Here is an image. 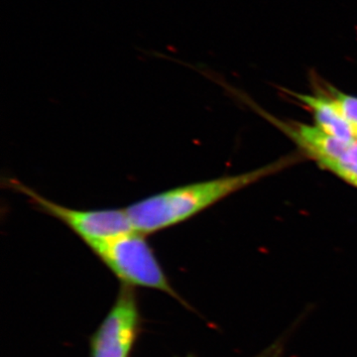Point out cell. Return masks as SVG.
I'll return each mask as SVG.
<instances>
[{
  "instance_id": "1",
  "label": "cell",
  "mask_w": 357,
  "mask_h": 357,
  "mask_svg": "<svg viewBox=\"0 0 357 357\" xmlns=\"http://www.w3.org/2000/svg\"><path fill=\"white\" fill-rule=\"evenodd\" d=\"M301 159L299 155H288L239 175L178 185L140 199L126 210L133 229L149 236L191 220L234 192L299 163Z\"/></svg>"
},
{
  "instance_id": "2",
  "label": "cell",
  "mask_w": 357,
  "mask_h": 357,
  "mask_svg": "<svg viewBox=\"0 0 357 357\" xmlns=\"http://www.w3.org/2000/svg\"><path fill=\"white\" fill-rule=\"evenodd\" d=\"M146 236L132 230L91 244L89 248L124 286L154 289L181 300L164 273Z\"/></svg>"
},
{
  "instance_id": "3",
  "label": "cell",
  "mask_w": 357,
  "mask_h": 357,
  "mask_svg": "<svg viewBox=\"0 0 357 357\" xmlns=\"http://www.w3.org/2000/svg\"><path fill=\"white\" fill-rule=\"evenodd\" d=\"M9 189L24 195L30 204L44 215L54 218L72 230L86 246L132 231L126 208L77 210L45 198L16 178H7Z\"/></svg>"
},
{
  "instance_id": "4",
  "label": "cell",
  "mask_w": 357,
  "mask_h": 357,
  "mask_svg": "<svg viewBox=\"0 0 357 357\" xmlns=\"http://www.w3.org/2000/svg\"><path fill=\"white\" fill-rule=\"evenodd\" d=\"M283 133L301 153L317 165L357 188V140H342L324 132L318 126L290 121Z\"/></svg>"
},
{
  "instance_id": "5",
  "label": "cell",
  "mask_w": 357,
  "mask_h": 357,
  "mask_svg": "<svg viewBox=\"0 0 357 357\" xmlns=\"http://www.w3.org/2000/svg\"><path fill=\"white\" fill-rule=\"evenodd\" d=\"M139 328V312L132 289L122 286L116 302L91 342V357H128Z\"/></svg>"
},
{
  "instance_id": "6",
  "label": "cell",
  "mask_w": 357,
  "mask_h": 357,
  "mask_svg": "<svg viewBox=\"0 0 357 357\" xmlns=\"http://www.w3.org/2000/svg\"><path fill=\"white\" fill-rule=\"evenodd\" d=\"M286 91L312 112L316 126L324 132L342 140L356 139L351 124L344 119L333 98L326 91L312 96Z\"/></svg>"
},
{
  "instance_id": "7",
  "label": "cell",
  "mask_w": 357,
  "mask_h": 357,
  "mask_svg": "<svg viewBox=\"0 0 357 357\" xmlns=\"http://www.w3.org/2000/svg\"><path fill=\"white\" fill-rule=\"evenodd\" d=\"M326 89H328L326 93L333 98L337 109L356 131L357 129V96L342 93L331 84L326 86Z\"/></svg>"
},
{
  "instance_id": "8",
  "label": "cell",
  "mask_w": 357,
  "mask_h": 357,
  "mask_svg": "<svg viewBox=\"0 0 357 357\" xmlns=\"http://www.w3.org/2000/svg\"><path fill=\"white\" fill-rule=\"evenodd\" d=\"M292 332H288L282 335L281 337L277 338L276 340L267 347L266 349H263L262 351H260L259 354H256V356L252 357H274L279 352L284 351V347H285L286 342L288 340L289 333ZM185 357H196L194 356H189Z\"/></svg>"
},
{
  "instance_id": "9",
  "label": "cell",
  "mask_w": 357,
  "mask_h": 357,
  "mask_svg": "<svg viewBox=\"0 0 357 357\" xmlns=\"http://www.w3.org/2000/svg\"><path fill=\"white\" fill-rule=\"evenodd\" d=\"M283 352L284 351L279 352V354H277L274 357H282V356H283Z\"/></svg>"
},
{
  "instance_id": "10",
  "label": "cell",
  "mask_w": 357,
  "mask_h": 357,
  "mask_svg": "<svg viewBox=\"0 0 357 357\" xmlns=\"http://www.w3.org/2000/svg\"><path fill=\"white\" fill-rule=\"evenodd\" d=\"M354 138L357 140V129L356 131H354Z\"/></svg>"
}]
</instances>
